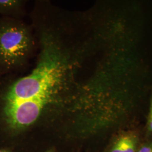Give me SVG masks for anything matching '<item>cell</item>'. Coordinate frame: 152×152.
Segmentation results:
<instances>
[{"mask_svg": "<svg viewBox=\"0 0 152 152\" xmlns=\"http://www.w3.org/2000/svg\"><path fill=\"white\" fill-rule=\"evenodd\" d=\"M65 70L59 58L47 56L31 74L12 84L4 97L7 124L15 129L33 124L60 88Z\"/></svg>", "mask_w": 152, "mask_h": 152, "instance_id": "cell-1", "label": "cell"}, {"mask_svg": "<svg viewBox=\"0 0 152 152\" xmlns=\"http://www.w3.org/2000/svg\"><path fill=\"white\" fill-rule=\"evenodd\" d=\"M31 38L24 28L7 25L0 28V63L12 68L25 58L31 47Z\"/></svg>", "mask_w": 152, "mask_h": 152, "instance_id": "cell-2", "label": "cell"}, {"mask_svg": "<svg viewBox=\"0 0 152 152\" xmlns=\"http://www.w3.org/2000/svg\"><path fill=\"white\" fill-rule=\"evenodd\" d=\"M140 142L135 131H122L114 138L108 152H136L140 146Z\"/></svg>", "mask_w": 152, "mask_h": 152, "instance_id": "cell-3", "label": "cell"}, {"mask_svg": "<svg viewBox=\"0 0 152 152\" xmlns=\"http://www.w3.org/2000/svg\"><path fill=\"white\" fill-rule=\"evenodd\" d=\"M16 4L17 2L16 1L0 0V10H8L14 7Z\"/></svg>", "mask_w": 152, "mask_h": 152, "instance_id": "cell-4", "label": "cell"}, {"mask_svg": "<svg viewBox=\"0 0 152 152\" xmlns=\"http://www.w3.org/2000/svg\"><path fill=\"white\" fill-rule=\"evenodd\" d=\"M136 152H152V143H146L141 145Z\"/></svg>", "mask_w": 152, "mask_h": 152, "instance_id": "cell-5", "label": "cell"}, {"mask_svg": "<svg viewBox=\"0 0 152 152\" xmlns=\"http://www.w3.org/2000/svg\"><path fill=\"white\" fill-rule=\"evenodd\" d=\"M147 125H148V130L152 132V99L151 102V104H150V109H149V113L148 118Z\"/></svg>", "mask_w": 152, "mask_h": 152, "instance_id": "cell-6", "label": "cell"}, {"mask_svg": "<svg viewBox=\"0 0 152 152\" xmlns=\"http://www.w3.org/2000/svg\"><path fill=\"white\" fill-rule=\"evenodd\" d=\"M0 152H9L8 151H4V150H1Z\"/></svg>", "mask_w": 152, "mask_h": 152, "instance_id": "cell-7", "label": "cell"}]
</instances>
